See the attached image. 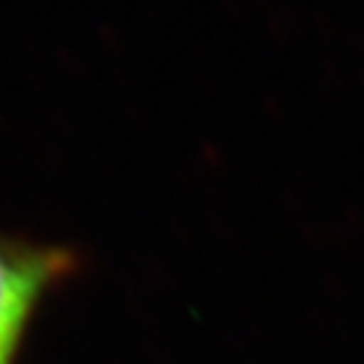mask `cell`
I'll use <instances>...</instances> for the list:
<instances>
[{
	"instance_id": "obj_1",
	"label": "cell",
	"mask_w": 364,
	"mask_h": 364,
	"mask_svg": "<svg viewBox=\"0 0 364 364\" xmlns=\"http://www.w3.org/2000/svg\"><path fill=\"white\" fill-rule=\"evenodd\" d=\"M76 253L67 246L0 235V364L14 362L36 305L76 270Z\"/></svg>"
}]
</instances>
